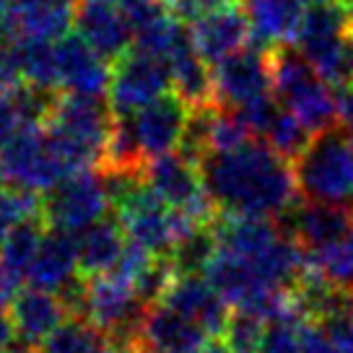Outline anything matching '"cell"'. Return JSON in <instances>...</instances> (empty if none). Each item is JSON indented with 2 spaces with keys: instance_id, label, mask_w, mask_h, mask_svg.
<instances>
[{
  "instance_id": "cell-1",
  "label": "cell",
  "mask_w": 353,
  "mask_h": 353,
  "mask_svg": "<svg viewBox=\"0 0 353 353\" xmlns=\"http://www.w3.org/2000/svg\"><path fill=\"white\" fill-rule=\"evenodd\" d=\"M210 200L223 216L281 219L296 203V176L288 159L263 141L205 154L198 161Z\"/></svg>"
},
{
  "instance_id": "cell-2",
  "label": "cell",
  "mask_w": 353,
  "mask_h": 353,
  "mask_svg": "<svg viewBox=\"0 0 353 353\" xmlns=\"http://www.w3.org/2000/svg\"><path fill=\"white\" fill-rule=\"evenodd\" d=\"M291 166L304 200L353 210V141L341 125L314 132Z\"/></svg>"
},
{
  "instance_id": "cell-3",
  "label": "cell",
  "mask_w": 353,
  "mask_h": 353,
  "mask_svg": "<svg viewBox=\"0 0 353 353\" xmlns=\"http://www.w3.org/2000/svg\"><path fill=\"white\" fill-rule=\"evenodd\" d=\"M273 70V94L281 107H286L312 135L338 125V97L322 76L312 68L296 47H273L270 50Z\"/></svg>"
},
{
  "instance_id": "cell-4",
  "label": "cell",
  "mask_w": 353,
  "mask_h": 353,
  "mask_svg": "<svg viewBox=\"0 0 353 353\" xmlns=\"http://www.w3.org/2000/svg\"><path fill=\"white\" fill-rule=\"evenodd\" d=\"M148 314V304L138 296L130 281L117 273L83 278L81 320L91 322L110 343L141 345V332Z\"/></svg>"
},
{
  "instance_id": "cell-5",
  "label": "cell",
  "mask_w": 353,
  "mask_h": 353,
  "mask_svg": "<svg viewBox=\"0 0 353 353\" xmlns=\"http://www.w3.org/2000/svg\"><path fill=\"white\" fill-rule=\"evenodd\" d=\"M296 50L332 88L353 86V34L343 6H312L296 37Z\"/></svg>"
},
{
  "instance_id": "cell-6",
  "label": "cell",
  "mask_w": 353,
  "mask_h": 353,
  "mask_svg": "<svg viewBox=\"0 0 353 353\" xmlns=\"http://www.w3.org/2000/svg\"><path fill=\"white\" fill-rule=\"evenodd\" d=\"M141 179L156 198L164 200L172 210L188 216L200 226H210L219 219V210L203 182L198 159L188 156L185 151L156 156L151 161H145Z\"/></svg>"
},
{
  "instance_id": "cell-7",
  "label": "cell",
  "mask_w": 353,
  "mask_h": 353,
  "mask_svg": "<svg viewBox=\"0 0 353 353\" xmlns=\"http://www.w3.org/2000/svg\"><path fill=\"white\" fill-rule=\"evenodd\" d=\"M73 169L63 159L55 138L47 128H32L0 148V176L13 190L26 192H50Z\"/></svg>"
},
{
  "instance_id": "cell-8",
  "label": "cell",
  "mask_w": 353,
  "mask_h": 353,
  "mask_svg": "<svg viewBox=\"0 0 353 353\" xmlns=\"http://www.w3.org/2000/svg\"><path fill=\"white\" fill-rule=\"evenodd\" d=\"M112 192L104 172H78L44 192L42 221L52 232L76 234L112 216Z\"/></svg>"
},
{
  "instance_id": "cell-9",
  "label": "cell",
  "mask_w": 353,
  "mask_h": 353,
  "mask_svg": "<svg viewBox=\"0 0 353 353\" xmlns=\"http://www.w3.org/2000/svg\"><path fill=\"white\" fill-rule=\"evenodd\" d=\"M213 104L221 110H247L254 101L270 97L273 91V70H270V50L250 44L236 55L221 60L210 68Z\"/></svg>"
},
{
  "instance_id": "cell-10",
  "label": "cell",
  "mask_w": 353,
  "mask_h": 353,
  "mask_svg": "<svg viewBox=\"0 0 353 353\" xmlns=\"http://www.w3.org/2000/svg\"><path fill=\"white\" fill-rule=\"evenodd\" d=\"M166 94H172V73H169V65L161 60L130 50L117 63H112L107 99H110L114 117H125V114L143 110Z\"/></svg>"
},
{
  "instance_id": "cell-11",
  "label": "cell",
  "mask_w": 353,
  "mask_h": 353,
  "mask_svg": "<svg viewBox=\"0 0 353 353\" xmlns=\"http://www.w3.org/2000/svg\"><path fill=\"white\" fill-rule=\"evenodd\" d=\"M78 0H8L0 39L57 42L76 23Z\"/></svg>"
},
{
  "instance_id": "cell-12",
  "label": "cell",
  "mask_w": 353,
  "mask_h": 353,
  "mask_svg": "<svg viewBox=\"0 0 353 353\" xmlns=\"http://www.w3.org/2000/svg\"><path fill=\"white\" fill-rule=\"evenodd\" d=\"M159 304L174 309L176 314L198 325L208 338H223L234 314L208 278L200 273H179Z\"/></svg>"
},
{
  "instance_id": "cell-13",
  "label": "cell",
  "mask_w": 353,
  "mask_h": 353,
  "mask_svg": "<svg viewBox=\"0 0 353 353\" xmlns=\"http://www.w3.org/2000/svg\"><path fill=\"white\" fill-rule=\"evenodd\" d=\"M57 83L65 94L78 97H101L110 91L112 63L91 50L81 34H68L55 42Z\"/></svg>"
},
{
  "instance_id": "cell-14",
  "label": "cell",
  "mask_w": 353,
  "mask_h": 353,
  "mask_svg": "<svg viewBox=\"0 0 353 353\" xmlns=\"http://www.w3.org/2000/svg\"><path fill=\"white\" fill-rule=\"evenodd\" d=\"M76 29L107 63H117L132 50L135 32L122 8L104 0H78Z\"/></svg>"
},
{
  "instance_id": "cell-15",
  "label": "cell",
  "mask_w": 353,
  "mask_h": 353,
  "mask_svg": "<svg viewBox=\"0 0 353 353\" xmlns=\"http://www.w3.org/2000/svg\"><path fill=\"white\" fill-rule=\"evenodd\" d=\"M286 223L283 232L304 250L314 252L341 239L343 234L353 229V210L341 205H325V203H294L291 208L281 216Z\"/></svg>"
},
{
  "instance_id": "cell-16",
  "label": "cell",
  "mask_w": 353,
  "mask_h": 353,
  "mask_svg": "<svg viewBox=\"0 0 353 353\" xmlns=\"http://www.w3.org/2000/svg\"><path fill=\"white\" fill-rule=\"evenodd\" d=\"M190 37H192L198 55L210 68L219 65L226 57L236 55L244 47H250V39H252L247 16H244L242 6H236V3L203 16L200 21L192 23Z\"/></svg>"
},
{
  "instance_id": "cell-17",
  "label": "cell",
  "mask_w": 353,
  "mask_h": 353,
  "mask_svg": "<svg viewBox=\"0 0 353 353\" xmlns=\"http://www.w3.org/2000/svg\"><path fill=\"white\" fill-rule=\"evenodd\" d=\"M11 320L16 327V338L23 341L32 348H39L47 343V338L70 320L65 301L52 294V291H42V288H23L11 304Z\"/></svg>"
},
{
  "instance_id": "cell-18",
  "label": "cell",
  "mask_w": 353,
  "mask_h": 353,
  "mask_svg": "<svg viewBox=\"0 0 353 353\" xmlns=\"http://www.w3.org/2000/svg\"><path fill=\"white\" fill-rule=\"evenodd\" d=\"M239 6L250 23L252 44L263 50L296 42L307 13L301 0H242Z\"/></svg>"
},
{
  "instance_id": "cell-19",
  "label": "cell",
  "mask_w": 353,
  "mask_h": 353,
  "mask_svg": "<svg viewBox=\"0 0 353 353\" xmlns=\"http://www.w3.org/2000/svg\"><path fill=\"white\" fill-rule=\"evenodd\" d=\"M78 278H81V270H78L73 234L50 229L44 234L42 244H39V252L34 257L29 273H26V281L32 283V288L63 294L68 286L76 283Z\"/></svg>"
},
{
  "instance_id": "cell-20",
  "label": "cell",
  "mask_w": 353,
  "mask_h": 353,
  "mask_svg": "<svg viewBox=\"0 0 353 353\" xmlns=\"http://www.w3.org/2000/svg\"><path fill=\"white\" fill-rule=\"evenodd\" d=\"M73 242H76L78 270L83 278L101 276V273L114 270V265L120 263L122 252L128 247V239H125L114 216H107V219L76 232Z\"/></svg>"
},
{
  "instance_id": "cell-21",
  "label": "cell",
  "mask_w": 353,
  "mask_h": 353,
  "mask_svg": "<svg viewBox=\"0 0 353 353\" xmlns=\"http://www.w3.org/2000/svg\"><path fill=\"white\" fill-rule=\"evenodd\" d=\"M208 341V335L200 330L198 325L176 314L174 309L164 304L148 307L141 332V345L156 348L161 353H198Z\"/></svg>"
},
{
  "instance_id": "cell-22",
  "label": "cell",
  "mask_w": 353,
  "mask_h": 353,
  "mask_svg": "<svg viewBox=\"0 0 353 353\" xmlns=\"http://www.w3.org/2000/svg\"><path fill=\"white\" fill-rule=\"evenodd\" d=\"M304 254H307V268L314 276L345 291L353 288V229L327 247Z\"/></svg>"
},
{
  "instance_id": "cell-23",
  "label": "cell",
  "mask_w": 353,
  "mask_h": 353,
  "mask_svg": "<svg viewBox=\"0 0 353 353\" xmlns=\"http://www.w3.org/2000/svg\"><path fill=\"white\" fill-rule=\"evenodd\" d=\"M44 234L47 232H44L42 219H29L16 223L6 236V242L0 244V260L8 265L16 276H21L26 281V273H29L37 252H39Z\"/></svg>"
},
{
  "instance_id": "cell-24",
  "label": "cell",
  "mask_w": 353,
  "mask_h": 353,
  "mask_svg": "<svg viewBox=\"0 0 353 353\" xmlns=\"http://www.w3.org/2000/svg\"><path fill=\"white\" fill-rule=\"evenodd\" d=\"M21 81L42 91H57V55L55 42H19Z\"/></svg>"
},
{
  "instance_id": "cell-25",
  "label": "cell",
  "mask_w": 353,
  "mask_h": 353,
  "mask_svg": "<svg viewBox=\"0 0 353 353\" xmlns=\"http://www.w3.org/2000/svg\"><path fill=\"white\" fill-rule=\"evenodd\" d=\"M107 343L91 322L70 317L47 338L39 353H101Z\"/></svg>"
},
{
  "instance_id": "cell-26",
  "label": "cell",
  "mask_w": 353,
  "mask_h": 353,
  "mask_svg": "<svg viewBox=\"0 0 353 353\" xmlns=\"http://www.w3.org/2000/svg\"><path fill=\"white\" fill-rule=\"evenodd\" d=\"M309 138H312V132H309L286 107L278 104L276 114H273V120H270V125H268V130L263 132L260 141L270 145V148H273L276 154L283 156V159L294 161V159L307 148Z\"/></svg>"
},
{
  "instance_id": "cell-27",
  "label": "cell",
  "mask_w": 353,
  "mask_h": 353,
  "mask_svg": "<svg viewBox=\"0 0 353 353\" xmlns=\"http://www.w3.org/2000/svg\"><path fill=\"white\" fill-rule=\"evenodd\" d=\"M307 322H309V317L304 314L301 304L296 301L283 317H278V320L265 325L260 353H301L299 338H301V327H304Z\"/></svg>"
},
{
  "instance_id": "cell-28",
  "label": "cell",
  "mask_w": 353,
  "mask_h": 353,
  "mask_svg": "<svg viewBox=\"0 0 353 353\" xmlns=\"http://www.w3.org/2000/svg\"><path fill=\"white\" fill-rule=\"evenodd\" d=\"M265 335V322H260L257 317L234 312L229 327L223 332V341L229 345L232 353H260Z\"/></svg>"
},
{
  "instance_id": "cell-29",
  "label": "cell",
  "mask_w": 353,
  "mask_h": 353,
  "mask_svg": "<svg viewBox=\"0 0 353 353\" xmlns=\"http://www.w3.org/2000/svg\"><path fill=\"white\" fill-rule=\"evenodd\" d=\"M169 16H174L182 23H195L203 16L219 11L223 6H232L236 0H161Z\"/></svg>"
},
{
  "instance_id": "cell-30",
  "label": "cell",
  "mask_w": 353,
  "mask_h": 353,
  "mask_svg": "<svg viewBox=\"0 0 353 353\" xmlns=\"http://www.w3.org/2000/svg\"><path fill=\"white\" fill-rule=\"evenodd\" d=\"M317 325L325 327V332L330 335V341L335 343L338 353H353V307L343 309V312L317 322Z\"/></svg>"
},
{
  "instance_id": "cell-31",
  "label": "cell",
  "mask_w": 353,
  "mask_h": 353,
  "mask_svg": "<svg viewBox=\"0 0 353 353\" xmlns=\"http://www.w3.org/2000/svg\"><path fill=\"white\" fill-rule=\"evenodd\" d=\"M299 348H301V353H338L335 343L330 341V335L325 332V327L317 325V322H312V320L301 327Z\"/></svg>"
},
{
  "instance_id": "cell-32",
  "label": "cell",
  "mask_w": 353,
  "mask_h": 353,
  "mask_svg": "<svg viewBox=\"0 0 353 353\" xmlns=\"http://www.w3.org/2000/svg\"><path fill=\"white\" fill-rule=\"evenodd\" d=\"M21 283H23V278L16 276L8 265L0 260V309L11 307L13 301H16V296L23 291Z\"/></svg>"
},
{
  "instance_id": "cell-33",
  "label": "cell",
  "mask_w": 353,
  "mask_h": 353,
  "mask_svg": "<svg viewBox=\"0 0 353 353\" xmlns=\"http://www.w3.org/2000/svg\"><path fill=\"white\" fill-rule=\"evenodd\" d=\"M338 125L353 141V86L338 91Z\"/></svg>"
},
{
  "instance_id": "cell-34",
  "label": "cell",
  "mask_w": 353,
  "mask_h": 353,
  "mask_svg": "<svg viewBox=\"0 0 353 353\" xmlns=\"http://www.w3.org/2000/svg\"><path fill=\"white\" fill-rule=\"evenodd\" d=\"M16 343V327H13L11 312L0 309V353H8Z\"/></svg>"
},
{
  "instance_id": "cell-35",
  "label": "cell",
  "mask_w": 353,
  "mask_h": 353,
  "mask_svg": "<svg viewBox=\"0 0 353 353\" xmlns=\"http://www.w3.org/2000/svg\"><path fill=\"white\" fill-rule=\"evenodd\" d=\"M198 353H232V351H229V345H226L223 338H208L205 345H203Z\"/></svg>"
},
{
  "instance_id": "cell-36",
  "label": "cell",
  "mask_w": 353,
  "mask_h": 353,
  "mask_svg": "<svg viewBox=\"0 0 353 353\" xmlns=\"http://www.w3.org/2000/svg\"><path fill=\"white\" fill-rule=\"evenodd\" d=\"M101 353H135L132 345H122V343H107Z\"/></svg>"
},
{
  "instance_id": "cell-37",
  "label": "cell",
  "mask_w": 353,
  "mask_h": 353,
  "mask_svg": "<svg viewBox=\"0 0 353 353\" xmlns=\"http://www.w3.org/2000/svg\"><path fill=\"white\" fill-rule=\"evenodd\" d=\"M301 3L312 8V6H343L345 0H301Z\"/></svg>"
},
{
  "instance_id": "cell-38",
  "label": "cell",
  "mask_w": 353,
  "mask_h": 353,
  "mask_svg": "<svg viewBox=\"0 0 353 353\" xmlns=\"http://www.w3.org/2000/svg\"><path fill=\"white\" fill-rule=\"evenodd\" d=\"M343 11H345V21H348V29L353 34V0H345L343 3Z\"/></svg>"
},
{
  "instance_id": "cell-39",
  "label": "cell",
  "mask_w": 353,
  "mask_h": 353,
  "mask_svg": "<svg viewBox=\"0 0 353 353\" xmlns=\"http://www.w3.org/2000/svg\"><path fill=\"white\" fill-rule=\"evenodd\" d=\"M6 13H8V0H0V32H3V23H6Z\"/></svg>"
},
{
  "instance_id": "cell-40",
  "label": "cell",
  "mask_w": 353,
  "mask_h": 353,
  "mask_svg": "<svg viewBox=\"0 0 353 353\" xmlns=\"http://www.w3.org/2000/svg\"><path fill=\"white\" fill-rule=\"evenodd\" d=\"M104 3H112V6H117V8H128V6H132V3H138V0H104Z\"/></svg>"
},
{
  "instance_id": "cell-41",
  "label": "cell",
  "mask_w": 353,
  "mask_h": 353,
  "mask_svg": "<svg viewBox=\"0 0 353 353\" xmlns=\"http://www.w3.org/2000/svg\"><path fill=\"white\" fill-rule=\"evenodd\" d=\"M135 353H161V351H156V348H148V345H138V348H135Z\"/></svg>"
},
{
  "instance_id": "cell-42",
  "label": "cell",
  "mask_w": 353,
  "mask_h": 353,
  "mask_svg": "<svg viewBox=\"0 0 353 353\" xmlns=\"http://www.w3.org/2000/svg\"><path fill=\"white\" fill-rule=\"evenodd\" d=\"M351 294H353V288H351Z\"/></svg>"
}]
</instances>
